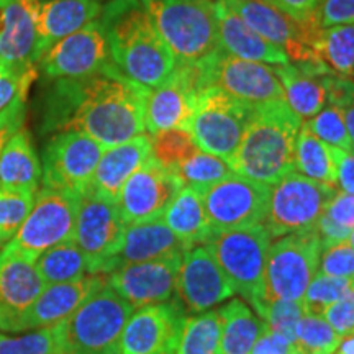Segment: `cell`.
Instances as JSON below:
<instances>
[{"instance_id":"cell-1","label":"cell","mask_w":354,"mask_h":354,"mask_svg":"<svg viewBox=\"0 0 354 354\" xmlns=\"http://www.w3.org/2000/svg\"><path fill=\"white\" fill-rule=\"evenodd\" d=\"M149 88L109 64L81 79H57L43 104V133L79 131L105 149L143 135Z\"/></svg>"},{"instance_id":"cell-2","label":"cell","mask_w":354,"mask_h":354,"mask_svg":"<svg viewBox=\"0 0 354 354\" xmlns=\"http://www.w3.org/2000/svg\"><path fill=\"white\" fill-rule=\"evenodd\" d=\"M99 19L107 35L110 59L123 76L146 88L169 81L176 59L140 0H110Z\"/></svg>"},{"instance_id":"cell-3","label":"cell","mask_w":354,"mask_h":354,"mask_svg":"<svg viewBox=\"0 0 354 354\" xmlns=\"http://www.w3.org/2000/svg\"><path fill=\"white\" fill-rule=\"evenodd\" d=\"M302 120L284 100L254 105L245 135L230 161L234 174L272 185L294 171Z\"/></svg>"},{"instance_id":"cell-4","label":"cell","mask_w":354,"mask_h":354,"mask_svg":"<svg viewBox=\"0 0 354 354\" xmlns=\"http://www.w3.org/2000/svg\"><path fill=\"white\" fill-rule=\"evenodd\" d=\"M176 66H201L221 50L214 0H140Z\"/></svg>"},{"instance_id":"cell-5","label":"cell","mask_w":354,"mask_h":354,"mask_svg":"<svg viewBox=\"0 0 354 354\" xmlns=\"http://www.w3.org/2000/svg\"><path fill=\"white\" fill-rule=\"evenodd\" d=\"M133 308L107 284L57 325L63 354H120V339Z\"/></svg>"},{"instance_id":"cell-6","label":"cell","mask_w":354,"mask_h":354,"mask_svg":"<svg viewBox=\"0 0 354 354\" xmlns=\"http://www.w3.org/2000/svg\"><path fill=\"white\" fill-rule=\"evenodd\" d=\"M271 240L268 228L258 223L253 227L214 232L205 243L221 271L232 282L234 294H240L261 318L266 307L264 269Z\"/></svg>"},{"instance_id":"cell-7","label":"cell","mask_w":354,"mask_h":354,"mask_svg":"<svg viewBox=\"0 0 354 354\" xmlns=\"http://www.w3.org/2000/svg\"><path fill=\"white\" fill-rule=\"evenodd\" d=\"M322 243L315 232L292 233L269 248L264 269V304L271 300L302 302L320 263Z\"/></svg>"},{"instance_id":"cell-8","label":"cell","mask_w":354,"mask_h":354,"mask_svg":"<svg viewBox=\"0 0 354 354\" xmlns=\"http://www.w3.org/2000/svg\"><path fill=\"white\" fill-rule=\"evenodd\" d=\"M79 198L81 194L69 190H38L32 212L15 238L2 250L37 261L50 248L73 240Z\"/></svg>"},{"instance_id":"cell-9","label":"cell","mask_w":354,"mask_h":354,"mask_svg":"<svg viewBox=\"0 0 354 354\" xmlns=\"http://www.w3.org/2000/svg\"><path fill=\"white\" fill-rule=\"evenodd\" d=\"M336 194L331 185L292 171L271 185L264 227L272 238L310 232Z\"/></svg>"},{"instance_id":"cell-10","label":"cell","mask_w":354,"mask_h":354,"mask_svg":"<svg viewBox=\"0 0 354 354\" xmlns=\"http://www.w3.org/2000/svg\"><path fill=\"white\" fill-rule=\"evenodd\" d=\"M253 113V105L234 99L216 87H205L194 109L190 135L202 151L232 161Z\"/></svg>"},{"instance_id":"cell-11","label":"cell","mask_w":354,"mask_h":354,"mask_svg":"<svg viewBox=\"0 0 354 354\" xmlns=\"http://www.w3.org/2000/svg\"><path fill=\"white\" fill-rule=\"evenodd\" d=\"M125 227L117 202L100 196L88 185L79 198L73 236L86 256L88 274H105L109 263L120 251Z\"/></svg>"},{"instance_id":"cell-12","label":"cell","mask_w":354,"mask_h":354,"mask_svg":"<svg viewBox=\"0 0 354 354\" xmlns=\"http://www.w3.org/2000/svg\"><path fill=\"white\" fill-rule=\"evenodd\" d=\"M202 91L216 87L225 94L250 105L284 100V88L276 66L240 59L220 50L212 59L198 66Z\"/></svg>"},{"instance_id":"cell-13","label":"cell","mask_w":354,"mask_h":354,"mask_svg":"<svg viewBox=\"0 0 354 354\" xmlns=\"http://www.w3.org/2000/svg\"><path fill=\"white\" fill-rule=\"evenodd\" d=\"M223 2L256 33L274 46L281 48L290 63L318 61L313 46L322 28L313 17L307 21H299L266 0H223Z\"/></svg>"},{"instance_id":"cell-14","label":"cell","mask_w":354,"mask_h":354,"mask_svg":"<svg viewBox=\"0 0 354 354\" xmlns=\"http://www.w3.org/2000/svg\"><path fill=\"white\" fill-rule=\"evenodd\" d=\"M104 151V146L84 133H56L43 149V187L82 194L91 185Z\"/></svg>"},{"instance_id":"cell-15","label":"cell","mask_w":354,"mask_h":354,"mask_svg":"<svg viewBox=\"0 0 354 354\" xmlns=\"http://www.w3.org/2000/svg\"><path fill=\"white\" fill-rule=\"evenodd\" d=\"M198 194L210 227L214 232H225L263 223L271 185L256 183L233 172Z\"/></svg>"},{"instance_id":"cell-16","label":"cell","mask_w":354,"mask_h":354,"mask_svg":"<svg viewBox=\"0 0 354 354\" xmlns=\"http://www.w3.org/2000/svg\"><path fill=\"white\" fill-rule=\"evenodd\" d=\"M112 64L107 35L100 19L53 44L39 57L38 68L48 79H81Z\"/></svg>"},{"instance_id":"cell-17","label":"cell","mask_w":354,"mask_h":354,"mask_svg":"<svg viewBox=\"0 0 354 354\" xmlns=\"http://www.w3.org/2000/svg\"><path fill=\"white\" fill-rule=\"evenodd\" d=\"M202 92L198 66H176L171 79L149 88L145 102V130L151 136L169 130H187Z\"/></svg>"},{"instance_id":"cell-18","label":"cell","mask_w":354,"mask_h":354,"mask_svg":"<svg viewBox=\"0 0 354 354\" xmlns=\"http://www.w3.org/2000/svg\"><path fill=\"white\" fill-rule=\"evenodd\" d=\"M183 187L179 177L151 154L140 169L130 176L117 198L125 225L161 218L167 205Z\"/></svg>"},{"instance_id":"cell-19","label":"cell","mask_w":354,"mask_h":354,"mask_svg":"<svg viewBox=\"0 0 354 354\" xmlns=\"http://www.w3.org/2000/svg\"><path fill=\"white\" fill-rule=\"evenodd\" d=\"M39 0H0V68L38 74Z\"/></svg>"},{"instance_id":"cell-20","label":"cell","mask_w":354,"mask_h":354,"mask_svg":"<svg viewBox=\"0 0 354 354\" xmlns=\"http://www.w3.org/2000/svg\"><path fill=\"white\" fill-rule=\"evenodd\" d=\"M185 313L177 299L138 308L123 328L120 354H176Z\"/></svg>"},{"instance_id":"cell-21","label":"cell","mask_w":354,"mask_h":354,"mask_svg":"<svg viewBox=\"0 0 354 354\" xmlns=\"http://www.w3.org/2000/svg\"><path fill=\"white\" fill-rule=\"evenodd\" d=\"M176 294L185 312L202 313L233 297L234 290L210 248L197 245L183 256Z\"/></svg>"},{"instance_id":"cell-22","label":"cell","mask_w":354,"mask_h":354,"mask_svg":"<svg viewBox=\"0 0 354 354\" xmlns=\"http://www.w3.org/2000/svg\"><path fill=\"white\" fill-rule=\"evenodd\" d=\"M183 256L184 253H176L161 259L125 264L104 274L105 281L133 308L167 302L176 294Z\"/></svg>"},{"instance_id":"cell-23","label":"cell","mask_w":354,"mask_h":354,"mask_svg":"<svg viewBox=\"0 0 354 354\" xmlns=\"http://www.w3.org/2000/svg\"><path fill=\"white\" fill-rule=\"evenodd\" d=\"M105 282L104 274H88L77 281L46 286L38 299L25 312L3 323L0 331L28 333L63 323L81 307L88 295Z\"/></svg>"},{"instance_id":"cell-24","label":"cell","mask_w":354,"mask_h":354,"mask_svg":"<svg viewBox=\"0 0 354 354\" xmlns=\"http://www.w3.org/2000/svg\"><path fill=\"white\" fill-rule=\"evenodd\" d=\"M284 88V102L300 120H310L328 104L331 71L320 61L276 66Z\"/></svg>"},{"instance_id":"cell-25","label":"cell","mask_w":354,"mask_h":354,"mask_svg":"<svg viewBox=\"0 0 354 354\" xmlns=\"http://www.w3.org/2000/svg\"><path fill=\"white\" fill-rule=\"evenodd\" d=\"M44 287L46 284L33 259L0 250V328L25 312Z\"/></svg>"},{"instance_id":"cell-26","label":"cell","mask_w":354,"mask_h":354,"mask_svg":"<svg viewBox=\"0 0 354 354\" xmlns=\"http://www.w3.org/2000/svg\"><path fill=\"white\" fill-rule=\"evenodd\" d=\"M215 13L220 46L228 55L269 66H284L290 63L281 48L274 46L272 43L256 33L223 0L215 2Z\"/></svg>"},{"instance_id":"cell-27","label":"cell","mask_w":354,"mask_h":354,"mask_svg":"<svg viewBox=\"0 0 354 354\" xmlns=\"http://www.w3.org/2000/svg\"><path fill=\"white\" fill-rule=\"evenodd\" d=\"M185 251H187V246L171 232L161 218L131 223L125 227L120 251L110 261L105 274L125 264L161 259L176 253H185Z\"/></svg>"},{"instance_id":"cell-28","label":"cell","mask_w":354,"mask_h":354,"mask_svg":"<svg viewBox=\"0 0 354 354\" xmlns=\"http://www.w3.org/2000/svg\"><path fill=\"white\" fill-rule=\"evenodd\" d=\"M153 154L151 138L148 135H138L125 143L107 148L102 154L91 180V189L97 194L117 202L120 190L133 172Z\"/></svg>"},{"instance_id":"cell-29","label":"cell","mask_w":354,"mask_h":354,"mask_svg":"<svg viewBox=\"0 0 354 354\" xmlns=\"http://www.w3.org/2000/svg\"><path fill=\"white\" fill-rule=\"evenodd\" d=\"M102 0H43L38 10V55L76 33L102 13Z\"/></svg>"},{"instance_id":"cell-30","label":"cell","mask_w":354,"mask_h":354,"mask_svg":"<svg viewBox=\"0 0 354 354\" xmlns=\"http://www.w3.org/2000/svg\"><path fill=\"white\" fill-rule=\"evenodd\" d=\"M41 180V162L32 133L25 128L13 133L0 154V187L37 194Z\"/></svg>"},{"instance_id":"cell-31","label":"cell","mask_w":354,"mask_h":354,"mask_svg":"<svg viewBox=\"0 0 354 354\" xmlns=\"http://www.w3.org/2000/svg\"><path fill=\"white\" fill-rule=\"evenodd\" d=\"M161 220L187 246V250L197 245H205L214 233L201 194L187 185L176 194Z\"/></svg>"},{"instance_id":"cell-32","label":"cell","mask_w":354,"mask_h":354,"mask_svg":"<svg viewBox=\"0 0 354 354\" xmlns=\"http://www.w3.org/2000/svg\"><path fill=\"white\" fill-rule=\"evenodd\" d=\"M221 322L220 354H250L266 323L243 299H233L218 308Z\"/></svg>"},{"instance_id":"cell-33","label":"cell","mask_w":354,"mask_h":354,"mask_svg":"<svg viewBox=\"0 0 354 354\" xmlns=\"http://www.w3.org/2000/svg\"><path fill=\"white\" fill-rule=\"evenodd\" d=\"M294 171L331 187L338 184L331 146L313 135L305 125L300 127L297 141H295Z\"/></svg>"},{"instance_id":"cell-34","label":"cell","mask_w":354,"mask_h":354,"mask_svg":"<svg viewBox=\"0 0 354 354\" xmlns=\"http://www.w3.org/2000/svg\"><path fill=\"white\" fill-rule=\"evenodd\" d=\"M315 56L336 76L354 79V24L320 30Z\"/></svg>"},{"instance_id":"cell-35","label":"cell","mask_w":354,"mask_h":354,"mask_svg":"<svg viewBox=\"0 0 354 354\" xmlns=\"http://www.w3.org/2000/svg\"><path fill=\"white\" fill-rule=\"evenodd\" d=\"M35 264L46 286L73 282L88 274L86 256L74 240L59 243L46 250L38 256Z\"/></svg>"},{"instance_id":"cell-36","label":"cell","mask_w":354,"mask_h":354,"mask_svg":"<svg viewBox=\"0 0 354 354\" xmlns=\"http://www.w3.org/2000/svg\"><path fill=\"white\" fill-rule=\"evenodd\" d=\"M220 342L218 310H207L185 318L176 354H220Z\"/></svg>"},{"instance_id":"cell-37","label":"cell","mask_w":354,"mask_h":354,"mask_svg":"<svg viewBox=\"0 0 354 354\" xmlns=\"http://www.w3.org/2000/svg\"><path fill=\"white\" fill-rule=\"evenodd\" d=\"M174 174L179 177L183 185L196 189L197 192H202L210 185L220 183L225 177L232 176L233 169L228 161L221 159L215 154L205 153L202 149H197L187 159H184Z\"/></svg>"},{"instance_id":"cell-38","label":"cell","mask_w":354,"mask_h":354,"mask_svg":"<svg viewBox=\"0 0 354 354\" xmlns=\"http://www.w3.org/2000/svg\"><path fill=\"white\" fill-rule=\"evenodd\" d=\"M342 338L322 315L307 312L295 328V346L299 354H335Z\"/></svg>"},{"instance_id":"cell-39","label":"cell","mask_w":354,"mask_h":354,"mask_svg":"<svg viewBox=\"0 0 354 354\" xmlns=\"http://www.w3.org/2000/svg\"><path fill=\"white\" fill-rule=\"evenodd\" d=\"M37 194L0 187V250L7 246L33 209Z\"/></svg>"},{"instance_id":"cell-40","label":"cell","mask_w":354,"mask_h":354,"mask_svg":"<svg viewBox=\"0 0 354 354\" xmlns=\"http://www.w3.org/2000/svg\"><path fill=\"white\" fill-rule=\"evenodd\" d=\"M0 354H63L59 328L56 325L20 336H8L0 331Z\"/></svg>"},{"instance_id":"cell-41","label":"cell","mask_w":354,"mask_h":354,"mask_svg":"<svg viewBox=\"0 0 354 354\" xmlns=\"http://www.w3.org/2000/svg\"><path fill=\"white\" fill-rule=\"evenodd\" d=\"M354 289L353 277H333L315 274L304 295V307L310 313L322 315L328 305L338 302Z\"/></svg>"},{"instance_id":"cell-42","label":"cell","mask_w":354,"mask_h":354,"mask_svg":"<svg viewBox=\"0 0 354 354\" xmlns=\"http://www.w3.org/2000/svg\"><path fill=\"white\" fill-rule=\"evenodd\" d=\"M153 156L162 166L174 172L177 166L197 151V145L187 130H169L154 135L151 138Z\"/></svg>"},{"instance_id":"cell-43","label":"cell","mask_w":354,"mask_h":354,"mask_svg":"<svg viewBox=\"0 0 354 354\" xmlns=\"http://www.w3.org/2000/svg\"><path fill=\"white\" fill-rule=\"evenodd\" d=\"M305 127L322 141H325L326 145L353 153V145L349 140L346 125H344L343 112L336 105L330 104L323 107L315 117L305 123Z\"/></svg>"},{"instance_id":"cell-44","label":"cell","mask_w":354,"mask_h":354,"mask_svg":"<svg viewBox=\"0 0 354 354\" xmlns=\"http://www.w3.org/2000/svg\"><path fill=\"white\" fill-rule=\"evenodd\" d=\"M305 313H307V310L304 307V302L277 299L266 304L264 315L261 320L266 323L268 328L281 333L292 343H295V328H297V323Z\"/></svg>"},{"instance_id":"cell-45","label":"cell","mask_w":354,"mask_h":354,"mask_svg":"<svg viewBox=\"0 0 354 354\" xmlns=\"http://www.w3.org/2000/svg\"><path fill=\"white\" fill-rule=\"evenodd\" d=\"M318 274L333 277H354V248L344 241L322 250Z\"/></svg>"},{"instance_id":"cell-46","label":"cell","mask_w":354,"mask_h":354,"mask_svg":"<svg viewBox=\"0 0 354 354\" xmlns=\"http://www.w3.org/2000/svg\"><path fill=\"white\" fill-rule=\"evenodd\" d=\"M322 317L328 322V325L336 331L339 338H348L354 335V289L331 304L322 312Z\"/></svg>"},{"instance_id":"cell-47","label":"cell","mask_w":354,"mask_h":354,"mask_svg":"<svg viewBox=\"0 0 354 354\" xmlns=\"http://www.w3.org/2000/svg\"><path fill=\"white\" fill-rule=\"evenodd\" d=\"M313 19L322 30L354 24V0H320Z\"/></svg>"},{"instance_id":"cell-48","label":"cell","mask_w":354,"mask_h":354,"mask_svg":"<svg viewBox=\"0 0 354 354\" xmlns=\"http://www.w3.org/2000/svg\"><path fill=\"white\" fill-rule=\"evenodd\" d=\"M37 77L38 74L19 76L0 68V112H3L19 95H28L30 86Z\"/></svg>"},{"instance_id":"cell-49","label":"cell","mask_w":354,"mask_h":354,"mask_svg":"<svg viewBox=\"0 0 354 354\" xmlns=\"http://www.w3.org/2000/svg\"><path fill=\"white\" fill-rule=\"evenodd\" d=\"M26 118V95H19L8 107L0 112V154L8 138L24 128Z\"/></svg>"},{"instance_id":"cell-50","label":"cell","mask_w":354,"mask_h":354,"mask_svg":"<svg viewBox=\"0 0 354 354\" xmlns=\"http://www.w3.org/2000/svg\"><path fill=\"white\" fill-rule=\"evenodd\" d=\"M250 354H299L295 343L287 339L281 333H276L268 326H264L263 333L256 339Z\"/></svg>"},{"instance_id":"cell-51","label":"cell","mask_w":354,"mask_h":354,"mask_svg":"<svg viewBox=\"0 0 354 354\" xmlns=\"http://www.w3.org/2000/svg\"><path fill=\"white\" fill-rule=\"evenodd\" d=\"M315 232L318 234V238H320L322 250H325V248L328 246H335L339 245V243L348 241L349 234L353 233V228L343 227V225L331 220L326 214H323L317 221Z\"/></svg>"},{"instance_id":"cell-52","label":"cell","mask_w":354,"mask_h":354,"mask_svg":"<svg viewBox=\"0 0 354 354\" xmlns=\"http://www.w3.org/2000/svg\"><path fill=\"white\" fill-rule=\"evenodd\" d=\"M325 214L336 223L354 230V194H336Z\"/></svg>"},{"instance_id":"cell-53","label":"cell","mask_w":354,"mask_h":354,"mask_svg":"<svg viewBox=\"0 0 354 354\" xmlns=\"http://www.w3.org/2000/svg\"><path fill=\"white\" fill-rule=\"evenodd\" d=\"M336 162L338 184L344 194H354V154L331 146Z\"/></svg>"},{"instance_id":"cell-54","label":"cell","mask_w":354,"mask_h":354,"mask_svg":"<svg viewBox=\"0 0 354 354\" xmlns=\"http://www.w3.org/2000/svg\"><path fill=\"white\" fill-rule=\"evenodd\" d=\"M266 2L272 3L279 10L290 15L292 19L307 21L313 17L320 0H266Z\"/></svg>"},{"instance_id":"cell-55","label":"cell","mask_w":354,"mask_h":354,"mask_svg":"<svg viewBox=\"0 0 354 354\" xmlns=\"http://www.w3.org/2000/svg\"><path fill=\"white\" fill-rule=\"evenodd\" d=\"M343 112L344 125H346L349 140H351L353 145V154H354V102H346L342 107H338Z\"/></svg>"},{"instance_id":"cell-56","label":"cell","mask_w":354,"mask_h":354,"mask_svg":"<svg viewBox=\"0 0 354 354\" xmlns=\"http://www.w3.org/2000/svg\"><path fill=\"white\" fill-rule=\"evenodd\" d=\"M335 354H354V335L343 338Z\"/></svg>"},{"instance_id":"cell-57","label":"cell","mask_w":354,"mask_h":354,"mask_svg":"<svg viewBox=\"0 0 354 354\" xmlns=\"http://www.w3.org/2000/svg\"><path fill=\"white\" fill-rule=\"evenodd\" d=\"M349 97L354 102V79H351V84H349Z\"/></svg>"},{"instance_id":"cell-58","label":"cell","mask_w":354,"mask_h":354,"mask_svg":"<svg viewBox=\"0 0 354 354\" xmlns=\"http://www.w3.org/2000/svg\"><path fill=\"white\" fill-rule=\"evenodd\" d=\"M348 245L354 248V230H353V233L349 234V238H348Z\"/></svg>"},{"instance_id":"cell-59","label":"cell","mask_w":354,"mask_h":354,"mask_svg":"<svg viewBox=\"0 0 354 354\" xmlns=\"http://www.w3.org/2000/svg\"><path fill=\"white\" fill-rule=\"evenodd\" d=\"M161 354H172V353H161Z\"/></svg>"},{"instance_id":"cell-60","label":"cell","mask_w":354,"mask_h":354,"mask_svg":"<svg viewBox=\"0 0 354 354\" xmlns=\"http://www.w3.org/2000/svg\"><path fill=\"white\" fill-rule=\"evenodd\" d=\"M353 287H354V277H353Z\"/></svg>"},{"instance_id":"cell-61","label":"cell","mask_w":354,"mask_h":354,"mask_svg":"<svg viewBox=\"0 0 354 354\" xmlns=\"http://www.w3.org/2000/svg\"><path fill=\"white\" fill-rule=\"evenodd\" d=\"M39 2H43V0H39Z\"/></svg>"},{"instance_id":"cell-62","label":"cell","mask_w":354,"mask_h":354,"mask_svg":"<svg viewBox=\"0 0 354 354\" xmlns=\"http://www.w3.org/2000/svg\"><path fill=\"white\" fill-rule=\"evenodd\" d=\"M215 2H216V0H215Z\"/></svg>"}]
</instances>
